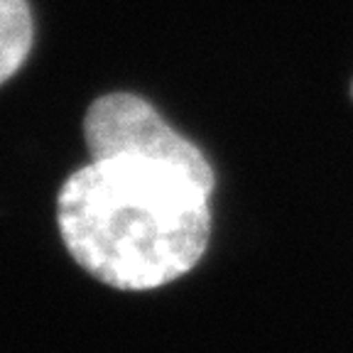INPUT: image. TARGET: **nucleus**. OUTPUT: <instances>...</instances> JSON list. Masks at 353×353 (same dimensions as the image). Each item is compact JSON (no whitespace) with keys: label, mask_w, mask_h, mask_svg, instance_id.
Returning a JSON list of instances; mask_svg holds the SVG:
<instances>
[{"label":"nucleus","mask_w":353,"mask_h":353,"mask_svg":"<svg viewBox=\"0 0 353 353\" xmlns=\"http://www.w3.org/2000/svg\"><path fill=\"white\" fill-rule=\"evenodd\" d=\"M32 47V15L28 0H0V83L28 59Z\"/></svg>","instance_id":"nucleus-3"},{"label":"nucleus","mask_w":353,"mask_h":353,"mask_svg":"<svg viewBox=\"0 0 353 353\" xmlns=\"http://www.w3.org/2000/svg\"><path fill=\"white\" fill-rule=\"evenodd\" d=\"M351 96H353V83H351Z\"/></svg>","instance_id":"nucleus-4"},{"label":"nucleus","mask_w":353,"mask_h":353,"mask_svg":"<svg viewBox=\"0 0 353 353\" xmlns=\"http://www.w3.org/2000/svg\"><path fill=\"white\" fill-rule=\"evenodd\" d=\"M214 189V172L116 154L91 160L66 179L57 223L69 255L88 275L123 292H148L204 258Z\"/></svg>","instance_id":"nucleus-1"},{"label":"nucleus","mask_w":353,"mask_h":353,"mask_svg":"<svg viewBox=\"0 0 353 353\" xmlns=\"http://www.w3.org/2000/svg\"><path fill=\"white\" fill-rule=\"evenodd\" d=\"M83 138L91 160L140 154L179 162L199 172H214L196 145L172 130L165 118L135 94H108L96 99L83 118Z\"/></svg>","instance_id":"nucleus-2"}]
</instances>
